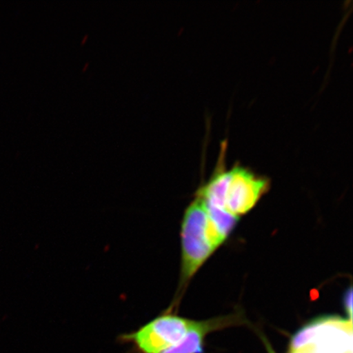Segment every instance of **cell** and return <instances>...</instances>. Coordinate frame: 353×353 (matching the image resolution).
<instances>
[{
  "label": "cell",
  "instance_id": "1",
  "mask_svg": "<svg viewBox=\"0 0 353 353\" xmlns=\"http://www.w3.org/2000/svg\"><path fill=\"white\" fill-rule=\"evenodd\" d=\"M182 260L179 290L185 286L216 249L208 235V214L206 205L196 197L185 211L181 225Z\"/></svg>",
  "mask_w": 353,
  "mask_h": 353
},
{
  "label": "cell",
  "instance_id": "2",
  "mask_svg": "<svg viewBox=\"0 0 353 353\" xmlns=\"http://www.w3.org/2000/svg\"><path fill=\"white\" fill-rule=\"evenodd\" d=\"M192 324V320L168 310L138 330L121 334L120 341L131 344L140 353H168L179 345Z\"/></svg>",
  "mask_w": 353,
  "mask_h": 353
},
{
  "label": "cell",
  "instance_id": "3",
  "mask_svg": "<svg viewBox=\"0 0 353 353\" xmlns=\"http://www.w3.org/2000/svg\"><path fill=\"white\" fill-rule=\"evenodd\" d=\"M232 170L225 210L236 217L248 213L269 188L266 178L257 176L246 168L235 165Z\"/></svg>",
  "mask_w": 353,
  "mask_h": 353
},
{
  "label": "cell",
  "instance_id": "4",
  "mask_svg": "<svg viewBox=\"0 0 353 353\" xmlns=\"http://www.w3.org/2000/svg\"><path fill=\"white\" fill-rule=\"evenodd\" d=\"M206 210L208 214V235L212 245L217 250L230 235L239 217L229 213L226 210L214 206L206 205Z\"/></svg>",
  "mask_w": 353,
  "mask_h": 353
},
{
  "label": "cell",
  "instance_id": "5",
  "mask_svg": "<svg viewBox=\"0 0 353 353\" xmlns=\"http://www.w3.org/2000/svg\"><path fill=\"white\" fill-rule=\"evenodd\" d=\"M344 307L346 308L347 313L350 316V320L352 321V290L350 288L347 290L345 295H344Z\"/></svg>",
  "mask_w": 353,
  "mask_h": 353
},
{
  "label": "cell",
  "instance_id": "6",
  "mask_svg": "<svg viewBox=\"0 0 353 353\" xmlns=\"http://www.w3.org/2000/svg\"><path fill=\"white\" fill-rule=\"evenodd\" d=\"M263 342L265 343V346H266L267 350L268 353H276L274 350H273V348L270 345V343H269L266 339H263Z\"/></svg>",
  "mask_w": 353,
  "mask_h": 353
}]
</instances>
